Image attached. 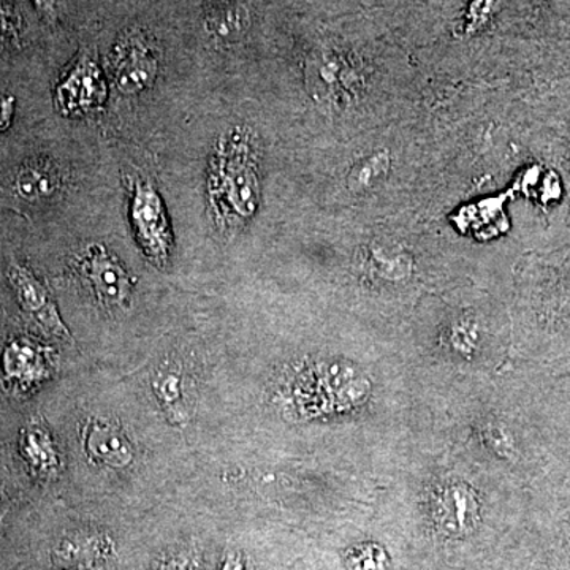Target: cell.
<instances>
[{
	"label": "cell",
	"instance_id": "5b68a950",
	"mask_svg": "<svg viewBox=\"0 0 570 570\" xmlns=\"http://www.w3.org/2000/svg\"><path fill=\"white\" fill-rule=\"evenodd\" d=\"M115 85L122 94H138L156 80L159 61L151 43L140 33H129L116 45L112 52Z\"/></svg>",
	"mask_w": 570,
	"mask_h": 570
},
{
	"label": "cell",
	"instance_id": "8992f818",
	"mask_svg": "<svg viewBox=\"0 0 570 570\" xmlns=\"http://www.w3.org/2000/svg\"><path fill=\"white\" fill-rule=\"evenodd\" d=\"M81 272L100 305L124 307L132 294V283L124 266L102 245H92L81 262Z\"/></svg>",
	"mask_w": 570,
	"mask_h": 570
},
{
	"label": "cell",
	"instance_id": "5bb4252c",
	"mask_svg": "<svg viewBox=\"0 0 570 570\" xmlns=\"http://www.w3.org/2000/svg\"><path fill=\"white\" fill-rule=\"evenodd\" d=\"M153 390L159 397L167 417L175 425H184L189 420V412L183 401V377L175 367H164L153 379Z\"/></svg>",
	"mask_w": 570,
	"mask_h": 570
},
{
	"label": "cell",
	"instance_id": "6da1fadb",
	"mask_svg": "<svg viewBox=\"0 0 570 570\" xmlns=\"http://www.w3.org/2000/svg\"><path fill=\"white\" fill-rule=\"evenodd\" d=\"M261 204L257 153L245 129L228 130L214 146L208 175L213 223L227 232L250 219Z\"/></svg>",
	"mask_w": 570,
	"mask_h": 570
},
{
	"label": "cell",
	"instance_id": "603a6c76",
	"mask_svg": "<svg viewBox=\"0 0 570 570\" xmlns=\"http://www.w3.org/2000/svg\"><path fill=\"white\" fill-rule=\"evenodd\" d=\"M37 10L43 14L47 20H55L56 18V0H32Z\"/></svg>",
	"mask_w": 570,
	"mask_h": 570
},
{
	"label": "cell",
	"instance_id": "3957f363",
	"mask_svg": "<svg viewBox=\"0 0 570 570\" xmlns=\"http://www.w3.org/2000/svg\"><path fill=\"white\" fill-rule=\"evenodd\" d=\"M130 220L138 245L153 264L164 266L170 258L171 232L163 198L151 183L135 184Z\"/></svg>",
	"mask_w": 570,
	"mask_h": 570
},
{
	"label": "cell",
	"instance_id": "e0dca14e",
	"mask_svg": "<svg viewBox=\"0 0 570 570\" xmlns=\"http://www.w3.org/2000/svg\"><path fill=\"white\" fill-rule=\"evenodd\" d=\"M370 257L373 268L387 279H401L411 273L412 262L407 254L396 253L384 246H374L370 249Z\"/></svg>",
	"mask_w": 570,
	"mask_h": 570
},
{
	"label": "cell",
	"instance_id": "277c9868",
	"mask_svg": "<svg viewBox=\"0 0 570 570\" xmlns=\"http://www.w3.org/2000/svg\"><path fill=\"white\" fill-rule=\"evenodd\" d=\"M107 94L102 70L89 52H82L56 86V110L67 118L97 112L102 110Z\"/></svg>",
	"mask_w": 570,
	"mask_h": 570
},
{
	"label": "cell",
	"instance_id": "cb8c5ba5",
	"mask_svg": "<svg viewBox=\"0 0 570 570\" xmlns=\"http://www.w3.org/2000/svg\"><path fill=\"white\" fill-rule=\"evenodd\" d=\"M223 570H245L242 557L239 554H230L224 562Z\"/></svg>",
	"mask_w": 570,
	"mask_h": 570
},
{
	"label": "cell",
	"instance_id": "d6986e66",
	"mask_svg": "<svg viewBox=\"0 0 570 570\" xmlns=\"http://www.w3.org/2000/svg\"><path fill=\"white\" fill-rule=\"evenodd\" d=\"M20 37V18L9 0H0V41H17Z\"/></svg>",
	"mask_w": 570,
	"mask_h": 570
},
{
	"label": "cell",
	"instance_id": "7c38bea8",
	"mask_svg": "<svg viewBox=\"0 0 570 570\" xmlns=\"http://www.w3.org/2000/svg\"><path fill=\"white\" fill-rule=\"evenodd\" d=\"M39 347L29 341H13L3 354L7 377L18 382H33L45 376V362Z\"/></svg>",
	"mask_w": 570,
	"mask_h": 570
},
{
	"label": "cell",
	"instance_id": "2e32d148",
	"mask_svg": "<svg viewBox=\"0 0 570 570\" xmlns=\"http://www.w3.org/2000/svg\"><path fill=\"white\" fill-rule=\"evenodd\" d=\"M100 551L102 547L96 538L66 540L56 550L55 562L59 570L91 569L99 561Z\"/></svg>",
	"mask_w": 570,
	"mask_h": 570
},
{
	"label": "cell",
	"instance_id": "9a60e30c",
	"mask_svg": "<svg viewBox=\"0 0 570 570\" xmlns=\"http://www.w3.org/2000/svg\"><path fill=\"white\" fill-rule=\"evenodd\" d=\"M21 452L37 474L51 475L59 466L55 444L43 428L32 425L24 430L21 439Z\"/></svg>",
	"mask_w": 570,
	"mask_h": 570
},
{
	"label": "cell",
	"instance_id": "52a82bcc",
	"mask_svg": "<svg viewBox=\"0 0 570 570\" xmlns=\"http://www.w3.org/2000/svg\"><path fill=\"white\" fill-rule=\"evenodd\" d=\"M10 283L17 292L20 305L26 313L31 314L48 332L58 336L70 337L69 330L62 324L55 303L51 302L47 288L36 276L22 265L14 264L9 273Z\"/></svg>",
	"mask_w": 570,
	"mask_h": 570
},
{
	"label": "cell",
	"instance_id": "ba28073f",
	"mask_svg": "<svg viewBox=\"0 0 570 570\" xmlns=\"http://www.w3.org/2000/svg\"><path fill=\"white\" fill-rule=\"evenodd\" d=\"M438 527L445 534L461 538L478 527L479 504L474 493L464 485H452L442 491L434 510Z\"/></svg>",
	"mask_w": 570,
	"mask_h": 570
},
{
	"label": "cell",
	"instance_id": "9c48e42d",
	"mask_svg": "<svg viewBox=\"0 0 570 570\" xmlns=\"http://www.w3.org/2000/svg\"><path fill=\"white\" fill-rule=\"evenodd\" d=\"M86 452L91 459L111 468H126L132 463L130 442L116 426L92 420L82 431Z\"/></svg>",
	"mask_w": 570,
	"mask_h": 570
},
{
	"label": "cell",
	"instance_id": "7a4b0ae2",
	"mask_svg": "<svg viewBox=\"0 0 570 570\" xmlns=\"http://www.w3.org/2000/svg\"><path fill=\"white\" fill-rule=\"evenodd\" d=\"M305 82L311 97L328 108L346 107L363 89L355 63L332 48H318L307 58Z\"/></svg>",
	"mask_w": 570,
	"mask_h": 570
},
{
	"label": "cell",
	"instance_id": "ac0fdd59",
	"mask_svg": "<svg viewBox=\"0 0 570 570\" xmlns=\"http://www.w3.org/2000/svg\"><path fill=\"white\" fill-rule=\"evenodd\" d=\"M348 566L354 570H385L389 568V557L376 543H365L352 550Z\"/></svg>",
	"mask_w": 570,
	"mask_h": 570
},
{
	"label": "cell",
	"instance_id": "d4e9b609",
	"mask_svg": "<svg viewBox=\"0 0 570 570\" xmlns=\"http://www.w3.org/2000/svg\"><path fill=\"white\" fill-rule=\"evenodd\" d=\"M159 570H187L186 566L179 564V562H168V564L163 566Z\"/></svg>",
	"mask_w": 570,
	"mask_h": 570
},
{
	"label": "cell",
	"instance_id": "4fadbf2b",
	"mask_svg": "<svg viewBox=\"0 0 570 570\" xmlns=\"http://www.w3.org/2000/svg\"><path fill=\"white\" fill-rule=\"evenodd\" d=\"M390 168H392V156L387 149L363 157L348 171V190L352 194H365L376 189L387 179Z\"/></svg>",
	"mask_w": 570,
	"mask_h": 570
},
{
	"label": "cell",
	"instance_id": "7402d4cb",
	"mask_svg": "<svg viewBox=\"0 0 570 570\" xmlns=\"http://www.w3.org/2000/svg\"><path fill=\"white\" fill-rule=\"evenodd\" d=\"M14 112V97L7 96L0 99V132H6L10 129L11 121H13Z\"/></svg>",
	"mask_w": 570,
	"mask_h": 570
},
{
	"label": "cell",
	"instance_id": "30bf717a",
	"mask_svg": "<svg viewBox=\"0 0 570 570\" xmlns=\"http://www.w3.org/2000/svg\"><path fill=\"white\" fill-rule=\"evenodd\" d=\"M249 26L250 13L242 2L219 3L205 14V31L224 43L242 39Z\"/></svg>",
	"mask_w": 570,
	"mask_h": 570
},
{
	"label": "cell",
	"instance_id": "44dd1931",
	"mask_svg": "<svg viewBox=\"0 0 570 570\" xmlns=\"http://www.w3.org/2000/svg\"><path fill=\"white\" fill-rule=\"evenodd\" d=\"M453 344L460 348V351H471L475 346L478 341V326L472 325L471 322L461 321L459 324L453 326Z\"/></svg>",
	"mask_w": 570,
	"mask_h": 570
},
{
	"label": "cell",
	"instance_id": "ffe728a7",
	"mask_svg": "<svg viewBox=\"0 0 570 570\" xmlns=\"http://www.w3.org/2000/svg\"><path fill=\"white\" fill-rule=\"evenodd\" d=\"M498 0H474L469 7L466 14V28L469 32L478 31L485 24L487 20L493 13Z\"/></svg>",
	"mask_w": 570,
	"mask_h": 570
},
{
	"label": "cell",
	"instance_id": "8fae6325",
	"mask_svg": "<svg viewBox=\"0 0 570 570\" xmlns=\"http://www.w3.org/2000/svg\"><path fill=\"white\" fill-rule=\"evenodd\" d=\"M61 186L55 168L48 164L22 165L14 178V190L26 202H40L50 198Z\"/></svg>",
	"mask_w": 570,
	"mask_h": 570
}]
</instances>
